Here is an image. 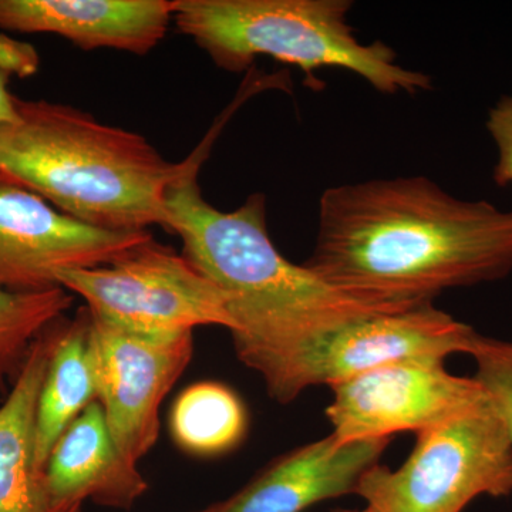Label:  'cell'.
<instances>
[{"mask_svg": "<svg viewBox=\"0 0 512 512\" xmlns=\"http://www.w3.org/2000/svg\"><path fill=\"white\" fill-rule=\"evenodd\" d=\"M89 313L97 402L120 453L138 464L156 446L160 407L191 363L194 332H136Z\"/></svg>", "mask_w": 512, "mask_h": 512, "instance_id": "9c48e42d", "label": "cell"}, {"mask_svg": "<svg viewBox=\"0 0 512 512\" xmlns=\"http://www.w3.org/2000/svg\"><path fill=\"white\" fill-rule=\"evenodd\" d=\"M46 476L50 491L63 504L93 501L113 510H131L148 490L137 464L128 461L114 443L97 400L57 441Z\"/></svg>", "mask_w": 512, "mask_h": 512, "instance_id": "5bb4252c", "label": "cell"}, {"mask_svg": "<svg viewBox=\"0 0 512 512\" xmlns=\"http://www.w3.org/2000/svg\"><path fill=\"white\" fill-rule=\"evenodd\" d=\"M444 363L437 357L403 360L330 387V434L342 444L419 434L490 402L476 377L453 375Z\"/></svg>", "mask_w": 512, "mask_h": 512, "instance_id": "ba28073f", "label": "cell"}, {"mask_svg": "<svg viewBox=\"0 0 512 512\" xmlns=\"http://www.w3.org/2000/svg\"><path fill=\"white\" fill-rule=\"evenodd\" d=\"M208 146L201 144L181 163L168 188V231L181 238L192 265L224 293L238 359L265 386L328 333L367 316L416 306L353 298L308 266L292 264L269 237L262 194L251 195L234 211L212 207L197 181Z\"/></svg>", "mask_w": 512, "mask_h": 512, "instance_id": "7a4b0ae2", "label": "cell"}, {"mask_svg": "<svg viewBox=\"0 0 512 512\" xmlns=\"http://www.w3.org/2000/svg\"><path fill=\"white\" fill-rule=\"evenodd\" d=\"M349 0H174L178 32L191 37L229 73L248 70L258 56L301 69L306 86L319 90L316 70L357 74L383 94L426 92L429 74L397 63L382 40L365 43L348 23Z\"/></svg>", "mask_w": 512, "mask_h": 512, "instance_id": "277c9868", "label": "cell"}, {"mask_svg": "<svg viewBox=\"0 0 512 512\" xmlns=\"http://www.w3.org/2000/svg\"><path fill=\"white\" fill-rule=\"evenodd\" d=\"M39 67L35 47L0 33V70L12 76H32Z\"/></svg>", "mask_w": 512, "mask_h": 512, "instance_id": "ffe728a7", "label": "cell"}, {"mask_svg": "<svg viewBox=\"0 0 512 512\" xmlns=\"http://www.w3.org/2000/svg\"><path fill=\"white\" fill-rule=\"evenodd\" d=\"M468 355L476 363L474 377L490 394L512 439V342L478 333Z\"/></svg>", "mask_w": 512, "mask_h": 512, "instance_id": "ac0fdd59", "label": "cell"}, {"mask_svg": "<svg viewBox=\"0 0 512 512\" xmlns=\"http://www.w3.org/2000/svg\"><path fill=\"white\" fill-rule=\"evenodd\" d=\"M339 291L392 305L512 274V211L461 200L423 175L328 188L305 264Z\"/></svg>", "mask_w": 512, "mask_h": 512, "instance_id": "6da1fadb", "label": "cell"}, {"mask_svg": "<svg viewBox=\"0 0 512 512\" xmlns=\"http://www.w3.org/2000/svg\"><path fill=\"white\" fill-rule=\"evenodd\" d=\"M72 302V293L62 286L33 292L0 289V393L16 382L33 343L63 318Z\"/></svg>", "mask_w": 512, "mask_h": 512, "instance_id": "e0dca14e", "label": "cell"}, {"mask_svg": "<svg viewBox=\"0 0 512 512\" xmlns=\"http://www.w3.org/2000/svg\"><path fill=\"white\" fill-rule=\"evenodd\" d=\"M477 335L470 325L434 308L433 302L377 313L302 349L266 390L276 402L291 403L309 387H333L390 363L468 355Z\"/></svg>", "mask_w": 512, "mask_h": 512, "instance_id": "52a82bcc", "label": "cell"}, {"mask_svg": "<svg viewBox=\"0 0 512 512\" xmlns=\"http://www.w3.org/2000/svg\"><path fill=\"white\" fill-rule=\"evenodd\" d=\"M356 495L376 512H463L480 497L512 495V439L490 400L417 434L409 458L397 468L376 464Z\"/></svg>", "mask_w": 512, "mask_h": 512, "instance_id": "5b68a950", "label": "cell"}, {"mask_svg": "<svg viewBox=\"0 0 512 512\" xmlns=\"http://www.w3.org/2000/svg\"><path fill=\"white\" fill-rule=\"evenodd\" d=\"M0 126V175L74 220L107 231L170 229L168 163L140 134L107 126L66 104L16 99Z\"/></svg>", "mask_w": 512, "mask_h": 512, "instance_id": "3957f363", "label": "cell"}, {"mask_svg": "<svg viewBox=\"0 0 512 512\" xmlns=\"http://www.w3.org/2000/svg\"><path fill=\"white\" fill-rule=\"evenodd\" d=\"M170 429L178 447L195 456L211 457L238 446L248 429L244 403L221 383L187 387L174 402Z\"/></svg>", "mask_w": 512, "mask_h": 512, "instance_id": "2e32d148", "label": "cell"}, {"mask_svg": "<svg viewBox=\"0 0 512 512\" xmlns=\"http://www.w3.org/2000/svg\"><path fill=\"white\" fill-rule=\"evenodd\" d=\"M59 319L33 343L28 360L0 406V512H83L50 491L45 468L36 461V416Z\"/></svg>", "mask_w": 512, "mask_h": 512, "instance_id": "4fadbf2b", "label": "cell"}, {"mask_svg": "<svg viewBox=\"0 0 512 512\" xmlns=\"http://www.w3.org/2000/svg\"><path fill=\"white\" fill-rule=\"evenodd\" d=\"M150 238L83 224L0 175V289L56 288L62 272L109 265Z\"/></svg>", "mask_w": 512, "mask_h": 512, "instance_id": "30bf717a", "label": "cell"}, {"mask_svg": "<svg viewBox=\"0 0 512 512\" xmlns=\"http://www.w3.org/2000/svg\"><path fill=\"white\" fill-rule=\"evenodd\" d=\"M57 281L82 296L93 315L120 328L157 335L234 328L220 288L187 256L153 238L109 265L62 272Z\"/></svg>", "mask_w": 512, "mask_h": 512, "instance_id": "8992f818", "label": "cell"}, {"mask_svg": "<svg viewBox=\"0 0 512 512\" xmlns=\"http://www.w3.org/2000/svg\"><path fill=\"white\" fill-rule=\"evenodd\" d=\"M174 0H0V29L52 33L83 50L147 55L164 39Z\"/></svg>", "mask_w": 512, "mask_h": 512, "instance_id": "7c38bea8", "label": "cell"}, {"mask_svg": "<svg viewBox=\"0 0 512 512\" xmlns=\"http://www.w3.org/2000/svg\"><path fill=\"white\" fill-rule=\"evenodd\" d=\"M339 512H376V511H373V510H372V508L366 507V508H363V510H357V511H339Z\"/></svg>", "mask_w": 512, "mask_h": 512, "instance_id": "7402d4cb", "label": "cell"}, {"mask_svg": "<svg viewBox=\"0 0 512 512\" xmlns=\"http://www.w3.org/2000/svg\"><path fill=\"white\" fill-rule=\"evenodd\" d=\"M390 440L342 444L329 434L278 458L237 494L198 512H303L322 501L356 494Z\"/></svg>", "mask_w": 512, "mask_h": 512, "instance_id": "8fae6325", "label": "cell"}, {"mask_svg": "<svg viewBox=\"0 0 512 512\" xmlns=\"http://www.w3.org/2000/svg\"><path fill=\"white\" fill-rule=\"evenodd\" d=\"M90 313L60 320L36 416V461L45 468L67 427L97 400L96 375L89 340Z\"/></svg>", "mask_w": 512, "mask_h": 512, "instance_id": "9a60e30c", "label": "cell"}, {"mask_svg": "<svg viewBox=\"0 0 512 512\" xmlns=\"http://www.w3.org/2000/svg\"><path fill=\"white\" fill-rule=\"evenodd\" d=\"M485 127L497 148L494 183L501 188L508 187L512 185V93L500 97L488 110Z\"/></svg>", "mask_w": 512, "mask_h": 512, "instance_id": "d6986e66", "label": "cell"}, {"mask_svg": "<svg viewBox=\"0 0 512 512\" xmlns=\"http://www.w3.org/2000/svg\"><path fill=\"white\" fill-rule=\"evenodd\" d=\"M9 79L8 74L0 70V126L18 120V109H16L18 97L10 92Z\"/></svg>", "mask_w": 512, "mask_h": 512, "instance_id": "44dd1931", "label": "cell"}]
</instances>
